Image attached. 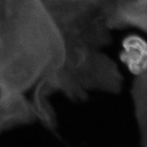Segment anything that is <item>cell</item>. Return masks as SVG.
Segmentation results:
<instances>
[{"instance_id":"cell-1","label":"cell","mask_w":147,"mask_h":147,"mask_svg":"<svg viewBox=\"0 0 147 147\" xmlns=\"http://www.w3.org/2000/svg\"><path fill=\"white\" fill-rule=\"evenodd\" d=\"M119 60L134 76L142 75L147 71V40L137 34H129L121 40Z\"/></svg>"},{"instance_id":"cell-2","label":"cell","mask_w":147,"mask_h":147,"mask_svg":"<svg viewBox=\"0 0 147 147\" xmlns=\"http://www.w3.org/2000/svg\"><path fill=\"white\" fill-rule=\"evenodd\" d=\"M30 110L23 94L8 93L0 102V134L11 128L25 125Z\"/></svg>"}]
</instances>
